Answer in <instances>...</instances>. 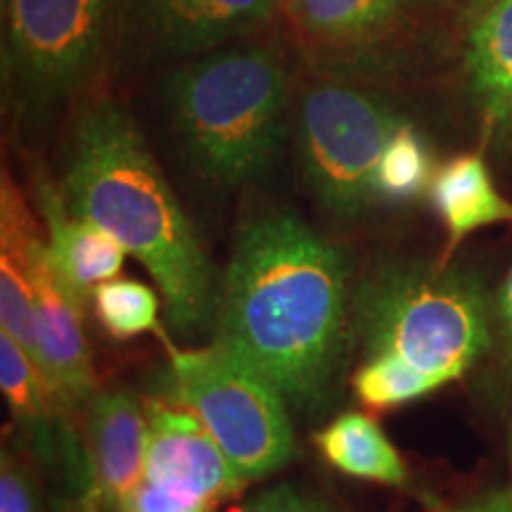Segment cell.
I'll list each match as a JSON object with an SVG mask.
<instances>
[{
    "label": "cell",
    "instance_id": "26",
    "mask_svg": "<svg viewBox=\"0 0 512 512\" xmlns=\"http://www.w3.org/2000/svg\"><path fill=\"white\" fill-rule=\"evenodd\" d=\"M446 512H512V491L510 494H494L479 498V501H472Z\"/></svg>",
    "mask_w": 512,
    "mask_h": 512
},
{
    "label": "cell",
    "instance_id": "10",
    "mask_svg": "<svg viewBox=\"0 0 512 512\" xmlns=\"http://www.w3.org/2000/svg\"><path fill=\"white\" fill-rule=\"evenodd\" d=\"M145 482L197 498L209 508L235 496L247 484L202 422L166 403L147 406Z\"/></svg>",
    "mask_w": 512,
    "mask_h": 512
},
{
    "label": "cell",
    "instance_id": "17",
    "mask_svg": "<svg viewBox=\"0 0 512 512\" xmlns=\"http://www.w3.org/2000/svg\"><path fill=\"white\" fill-rule=\"evenodd\" d=\"M434 159L427 140L406 119L384 147L375 171L377 204H411L430 190L434 181Z\"/></svg>",
    "mask_w": 512,
    "mask_h": 512
},
{
    "label": "cell",
    "instance_id": "21",
    "mask_svg": "<svg viewBox=\"0 0 512 512\" xmlns=\"http://www.w3.org/2000/svg\"><path fill=\"white\" fill-rule=\"evenodd\" d=\"M0 320H3V332H8L38 366L34 287L24 273V266L5 249H0Z\"/></svg>",
    "mask_w": 512,
    "mask_h": 512
},
{
    "label": "cell",
    "instance_id": "13",
    "mask_svg": "<svg viewBox=\"0 0 512 512\" xmlns=\"http://www.w3.org/2000/svg\"><path fill=\"white\" fill-rule=\"evenodd\" d=\"M430 202L446 228L439 266H448L460 242L479 228L512 223V202L496 190L482 155H458L439 166L430 185Z\"/></svg>",
    "mask_w": 512,
    "mask_h": 512
},
{
    "label": "cell",
    "instance_id": "8",
    "mask_svg": "<svg viewBox=\"0 0 512 512\" xmlns=\"http://www.w3.org/2000/svg\"><path fill=\"white\" fill-rule=\"evenodd\" d=\"M112 0H10L3 72L27 105H48L91 79Z\"/></svg>",
    "mask_w": 512,
    "mask_h": 512
},
{
    "label": "cell",
    "instance_id": "23",
    "mask_svg": "<svg viewBox=\"0 0 512 512\" xmlns=\"http://www.w3.org/2000/svg\"><path fill=\"white\" fill-rule=\"evenodd\" d=\"M242 512H335L323 498L306 494L292 484H280L252 498Z\"/></svg>",
    "mask_w": 512,
    "mask_h": 512
},
{
    "label": "cell",
    "instance_id": "15",
    "mask_svg": "<svg viewBox=\"0 0 512 512\" xmlns=\"http://www.w3.org/2000/svg\"><path fill=\"white\" fill-rule=\"evenodd\" d=\"M316 446L320 456L347 477L384 486L408 482L406 463L370 415L342 413L316 434Z\"/></svg>",
    "mask_w": 512,
    "mask_h": 512
},
{
    "label": "cell",
    "instance_id": "3",
    "mask_svg": "<svg viewBox=\"0 0 512 512\" xmlns=\"http://www.w3.org/2000/svg\"><path fill=\"white\" fill-rule=\"evenodd\" d=\"M164 102L185 157L204 178L238 185L261 176L285 136L290 81L268 46H233L166 76Z\"/></svg>",
    "mask_w": 512,
    "mask_h": 512
},
{
    "label": "cell",
    "instance_id": "11",
    "mask_svg": "<svg viewBox=\"0 0 512 512\" xmlns=\"http://www.w3.org/2000/svg\"><path fill=\"white\" fill-rule=\"evenodd\" d=\"M91 465L98 496L124 512L145 479L147 418L124 389L95 394L91 401Z\"/></svg>",
    "mask_w": 512,
    "mask_h": 512
},
{
    "label": "cell",
    "instance_id": "6",
    "mask_svg": "<svg viewBox=\"0 0 512 512\" xmlns=\"http://www.w3.org/2000/svg\"><path fill=\"white\" fill-rule=\"evenodd\" d=\"M401 117L382 98L339 83L306 88L297 107V155L316 200L342 219L377 204L375 171Z\"/></svg>",
    "mask_w": 512,
    "mask_h": 512
},
{
    "label": "cell",
    "instance_id": "14",
    "mask_svg": "<svg viewBox=\"0 0 512 512\" xmlns=\"http://www.w3.org/2000/svg\"><path fill=\"white\" fill-rule=\"evenodd\" d=\"M467 72L489 131L512 143V0H494L467 36Z\"/></svg>",
    "mask_w": 512,
    "mask_h": 512
},
{
    "label": "cell",
    "instance_id": "19",
    "mask_svg": "<svg viewBox=\"0 0 512 512\" xmlns=\"http://www.w3.org/2000/svg\"><path fill=\"white\" fill-rule=\"evenodd\" d=\"M0 387L17 425L27 434L41 430L53 399L34 358L8 332H0Z\"/></svg>",
    "mask_w": 512,
    "mask_h": 512
},
{
    "label": "cell",
    "instance_id": "20",
    "mask_svg": "<svg viewBox=\"0 0 512 512\" xmlns=\"http://www.w3.org/2000/svg\"><path fill=\"white\" fill-rule=\"evenodd\" d=\"M439 387L441 384L434 377L387 356L363 358L354 373L356 396L375 411H389L403 403L418 401Z\"/></svg>",
    "mask_w": 512,
    "mask_h": 512
},
{
    "label": "cell",
    "instance_id": "24",
    "mask_svg": "<svg viewBox=\"0 0 512 512\" xmlns=\"http://www.w3.org/2000/svg\"><path fill=\"white\" fill-rule=\"evenodd\" d=\"M211 508L207 503L197 501V498L174 494L166 491L162 486L140 482V486L133 491L131 501L126 503L124 512H209Z\"/></svg>",
    "mask_w": 512,
    "mask_h": 512
},
{
    "label": "cell",
    "instance_id": "9",
    "mask_svg": "<svg viewBox=\"0 0 512 512\" xmlns=\"http://www.w3.org/2000/svg\"><path fill=\"white\" fill-rule=\"evenodd\" d=\"M128 41L147 57L214 53L271 24L280 0H112Z\"/></svg>",
    "mask_w": 512,
    "mask_h": 512
},
{
    "label": "cell",
    "instance_id": "1",
    "mask_svg": "<svg viewBox=\"0 0 512 512\" xmlns=\"http://www.w3.org/2000/svg\"><path fill=\"white\" fill-rule=\"evenodd\" d=\"M349 259L292 211L245 223L216 309L214 347L311 408L342 375L351 337Z\"/></svg>",
    "mask_w": 512,
    "mask_h": 512
},
{
    "label": "cell",
    "instance_id": "5",
    "mask_svg": "<svg viewBox=\"0 0 512 512\" xmlns=\"http://www.w3.org/2000/svg\"><path fill=\"white\" fill-rule=\"evenodd\" d=\"M169 358L171 399L202 422L245 482L290 463V415L283 394L271 382L216 347H171Z\"/></svg>",
    "mask_w": 512,
    "mask_h": 512
},
{
    "label": "cell",
    "instance_id": "12",
    "mask_svg": "<svg viewBox=\"0 0 512 512\" xmlns=\"http://www.w3.org/2000/svg\"><path fill=\"white\" fill-rule=\"evenodd\" d=\"M36 202L48 228V252L57 275L86 302L121 271L126 249L93 223L69 214L62 192L48 178H36Z\"/></svg>",
    "mask_w": 512,
    "mask_h": 512
},
{
    "label": "cell",
    "instance_id": "2",
    "mask_svg": "<svg viewBox=\"0 0 512 512\" xmlns=\"http://www.w3.org/2000/svg\"><path fill=\"white\" fill-rule=\"evenodd\" d=\"M62 197L69 214L105 230L150 271L171 325L207 328L219 297L200 235L119 102L100 100L83 110Z\"/></svg>",
    "mask_w": 512,
    "mask_h": 512
},
{
    "label": "cell",
    "instance_id": "4",
    "mask_svg": "<svg viewBox=\"0 0 512 512\" xmlns=\"http://www.w3.org/2000/svg\"><path fill=\"white\" fill-rule=\"evenodd\" d=\"M351 337L363 358H396L444 387L489 349L484 287L439 264L380 266L351 294Z\"/></svg>",
    "mask_w": 512,
    "mask_h": 512
},
{
    "label": "cell",
    "instance_id": "16",
    "mask_svg": "<svg viewBox=\"0 0 512 512\" xmlns=\"http://www.w3.org/2000/svg\"><path fill=\"white\" fill-rule=\"evenodd\" d=\"M403 0H280V10L306 41L354 46L392 22Z\"/></svg>",
    "mask_w": 512,
    "mask_h": 512
},
{
    "label": "cell",
    "instance_id": "18",
    "mask_svg": "<svg viewBox=\"0 0 512 512\" xmlns=\"http://www.w3.org/2000/svg\"><path fill=\"white\" fill-rule=\"evenodd\" d=\"M93 309L102 328L112 337L131 339L145 332H155L164 339L166 351L174 347L159 325L157 292L145 283L114 278L93 292Z\"/></svg>",
    "mask_w": 512,
    "mask_h": 512
},
{
    "label": "cell",
    "instance_id": "7",
    "mask_svg": "<svg viewBox=\"0 0 512 512\" xmlns=\"http://www.w3.org/2000/svg\"><path fill=\"white\" fill-rule=\"evenodd\" d=\"M0 249L24 266L34 287L38 368L50 399L62 411H79L95 399V370L83 332V299L57 275L48 240L38 233L34 216L8 171H3L0 188Z\"/></svg>",
    "mask_w": 512,
    "mask_h": 512
},
{
    "label": "cell",
    "instance_id": "22",
    "mask_svg": "<svg viewBox=\"0 0 512 512\" xmlns=\"http://www.w3.org/2000/svg\"><path fill=\"white\" fill-rule=\"evenodd\" d=\"M0 512H43L29 467L10 451L0 465Z\"/></svg>",
    "mask_w": 512,
    "mask_h": 512
},
{
    "label": "cell",
    "instance_id": "25",
    "mask_svg": "<svg viewBox=\"0 0 512 512\" xmlns=\"http://www.w3.org/2000/svg\"><path fill=\"white\" fill-rule=\"evenodd\" d=\"M498 316H501V330L505 339V349L512 356V271L498 292Z\"/></svg>",
    "mask_w": 512,
    "mask_h": 512
}]
</instances>
